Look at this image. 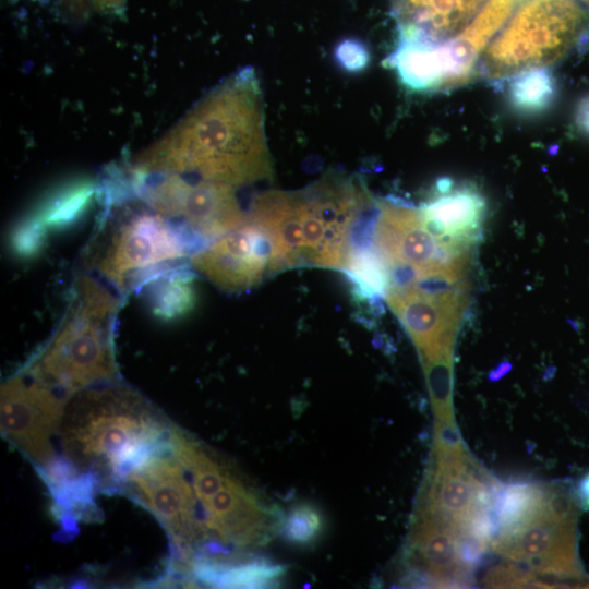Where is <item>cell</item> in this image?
Returning <instances> with one entry per match:
<instances>
[{"mask_svg":"<svg viewBox=\"0 0 589 589\" xmlns=\"http://www.w3.org/2000/svg\"><path fill=\"white\" fill-rule=\"evenodd\" d=\"M123 300L94 275L76 276L57 329L21 372L65 397L118 382L115 330Z\"/></svg>","mask_w":589,"mask_h":589,"instance_id":"277c9868","label":"cell"},{"mask_svg":"<svg viewBox=\"0 0 589 589\" xmlns=\"http://www.w3.org/2000/svg\"><path fill=\"white\" fill-rule=\"evenodd\" d=\"M418 208L424 227L440 242L471 247L481 235L488 203L474 184L443 177Z\"/></svg>","mask_w":589,"mask_h":589,"instance_id":"9a60e30c","label":"cell"},{"mask_svg":"<svg viewBox=\"0 0 589 589\" xmlns=\"http://www.w3.org/2000/svg\"><path fill=\"white\" fill-rule=\"evenodd\" d=\"M574 118L577 129L589 136V94L577 103Z\"/></svg>","mask_w":589,"mask_h":589,"instance_id":"83f0119b","label":"cell"},{"mask_svg":"<svg viewBox=\"0 0 589 589\" xmlns=\"http://www.w3.org/2000/svg\"><path fill=\"white\" fill-rule=\"evenodd\" d=\"M142 173H177L232 189L271 179L259 77L244 68L217 85L140 156Z\"/></svg>","mask_w":589,"mask_h":589,"instance_id":"6da1fadb","label":"cell"},{"mask_svg":"<svg viewBox=\"0 0 589 589\" xmlns=\"http://www.w3.org/2000/svg\"><path fill=\"white\" fill-rule=\"evenodd\" d=\"M376 214L377 200L361 180L329 172L301 190L260 193L248 216L271 240L277 274L299 266L342 269L358 232Z\"/></svg>","mask_w":589,"mask_h":589,"instance_id":"7a4b0ae2","label":"cell"},{"mask_svg":"<svg viewBox=\"0 0 589 589\" xmlns=\"http://www.w3.org/2000/svg\"><path fill=\"white\" fill-rule=\"evenodd\" d=\"M199 505L208 533L226 544L237 548L260 544L271 531L273 514L231 470L215 494Z\"/></svg>","mask_w":589,"mask_h":589,"instance_id":"5bb4252c","label":"cell"},{"mask_svg":"<svg viewBox=\"0 0 589 589\" xmlns=\"http://www.w3.org/2000/svg\"><path fill=\"white\" fill-rule=\"evenodd\" d=\"M435 456L469 455L455 421H443L435 418L434 422Z\"/></svg>","mask_w":589,"mask_h":589,"instance_id":"484cf974","label":"cell"},{"mask_svg":"<svg viewBox=\"0 0 589 589\" xmlns=\"http://www.w3.org/2000/svg\"><path fill=\"white\" fill-rule=\"evenodd\" d=\"M551 490L540 483H498L493 500L496 534L513 530L536 516L546 505Z\"/></svg>","mask_w":589,"mask_h":589,"instance_id":"ffe728a7","label":"cell"},{"mask_svg":"<svg viewBox=\"0 0 589 589\" xmlns=\"http://www.w3.org/2000/svg\"><path fill=\"white\" fill-rule=\"evenodd\" d=\"M576 503L562 490L552 488L546 505L521 526L501 532L492 549L540 578L556 585H582L577 555Z\"/></svg>","mask_w":589,"mask_h":589,"instance_id":"ba28073f","label":"cell"},{"mask_svg":"<svg viewBox=\"0 0 589 589\" xmlns=\"http://www.w3.org/2000/svg\"><path fill=\"white\" fill-rule=\"evenodd\" d=\"M68 397L21 372L1 386V432L38 468L57 456L52 440L59 435Z\"/></svg>","mask_w":589,"mask_h":589,"instance_id":"30bf717a","label":"cell"},{"mask_svg":"<svg viewBox=\"0 0 589 589\" xmlns=\"http://www.w3.org/2000/svg\"><path fill=\"white\" fill-rule=\"evenodd\" d=\"M196 275L190 264L167 271L148 281L145 291L151 312L161 321H177L196 303Z\"/></svg>","mask_w":589,"mask_h":589,"instance_id":"d6986e66","label":"cell"},{"mask_svg":"<svg viewBox=\"0 0 589 589\" xmlns=\"http://www.w3.org/2000/svg\"><path fill=\"white\" fill-rule=\"evenodd\" d=\"M134 178L135 194L177 224L197 250L237 228L247 217L230 187L177 173L137 172Z\"/></svg>","mask_w":589,"mask_h":589,"instance_id":"9c48e42d","label":"cell"},{"mask_svg":"<svg viewBox=\"0 0 589 589\" xmlns=\"http://www.w3.org/2000/svg\"><path fill=\"white\" fill-rule=\"evenodd\" d=\"M479 53L458 36L445 40L398 38L387 58L400 83L413 92H437L467 83Z\"/></svg>","mask_w":589,"mask_h":589,"instance_id":"7c38bea8","label":"cell"},{"mask_svg":"<svg viewBox=\"0 0 589 589\" xmlns=\"http://www.w3.org/2000/svg\"><path fill=\"white\" fill-rule=\"evenodd\" d=\"M588 31L581 0H525L481 51L477 71L501 84L521 71L549 68L581 48Z\"/></svg>","mask_w":589,"mask_h":589,"instance_id":"8992f818","label":"cell"},{"mask_svg":"<svg viewBox=\"0 0 589 589\" xmlns=\"http://www.w3.org/2000/svg\"><path fill=\"white\" fill-rule=\"evenodd\" d=\"M505 82L507 103L524 116L545 112L557 98V82L549 68L528 69Z\"/></svg>","mask_w":589,"mask_h":589,"instance_id":"44dd1931","label":"cell"},{"mask_svg":"<svg viewBox=\"0 0 589 589\" xmlns=\"http://www.w3.org/2000/svg\"><path fill=\"white\" fill-rule=\"evenodd\" d=\"M576 502L589 510V472L585 473L575 488Z\"/></svg>","mask_w":589,"mask_h":589,"instance_id":"f1b7e54d","label":"cell"},{"mask_svg":"<svg viewBox=\"0 0 589 589\" xmlns=\"http://www.w3.org/2000/svg\"><path fill=\"white\" fill-rule=\"evenodd\" d=\"M410 552L418 570L430 585H470L471 570L460 560L457 532L447 524L417 514L410 536Z\"/></svg>","mask_w":589,"mask_h":589,"instance_id":"e0dca14e","label":"cell"},{"mask_svg":"<svg viewBox=\"0 0 589 589\" xmlns=\"http://www.w3.org/2000/svg\"><path fill=\"white\" fill-rule=\"evenodd\" d=\"M453 354L454 345L421 356L429 396L435 418L455 421L453 408Z\"/></svg>","mask_w":589,"mask_h":589,"instance_id":"603a6c76","label":"cell"},{"mask_svg":"<svg viewBox=\"0 0 589 589\" xmlns=\"http://www.w3.org/2000/svg\"><path fill=\"white\" fill-rule=\"evenodd\" d=\"M337 57L342 65L351 70L361 69L369 59L363 45L353 40L344 41L337 49Z\"/></svg>","mask_w":589,"mask_h":589,"instance_id":"4316f807","label":"cell"},{"mask_svg":"<svg viewBox=\"0 0 589 589\" xmlns=\"http://www.w3.org/2000/svg\"><path fill=\"white\" fill-rule=\"evenodd\" d=\"M513 365L510 362L503 361L497 364L492 371L489 372L488 378L491 382H496L501 380L503 376H505L510 370Z\"/></svg>","mask_w":589,"mask_h":589,"instance_id":"f546056e","label":"cell"},{"mask_svg":"<svg viewBox=\"0 0 589 589\" xmlns=\"http://www.w3.org/2000/svg\"><path fill=\"white\" fill-rule=\"evenodd\" d=\"M93 193L94 188L89 183L71 185L45 202L26 219L47 236L49 230L73 225L86 211Z\"/></svg>","mask_w":589,"mask_h":589,"instance_id":"7402d4cb","label":"cell"},{"mask_svg":"<svg viewBox=\"0 0 589 589\" xmlns=\"http://www.w3.org/2000/svg\"><path fill=\"white\" fill-rule=\"evenodd\" d=\"M372 247L385 266L407 264L421 275L437 271L441 242L424 227L418 207L397 197L377 200Z\"/></svg>","mask_w":589,"mask_h":589,"instance_id":"4fadbf2b","label":"cell"},{"mask_svg":"<svg viewBox=\"0 0 589 589\" xmlns=\"http://www.w3.org/2000/svg\"><path fill=\"white\" fill-rule=\"evenodd\" d=\"M421 356L455 345L468 298H436L413 288L387 289L384 294Z\"/></svg>","mask_w":589,"mask_h":589,"instance_id":"2e32d148","label":"cell"},{"mask_svg":"<svg viewBox=\"0 0 589 589\" xmlns=\"http://www.w3.org/2000/svg\"><path fill=\"white\" fill-rule=\"evenodd\" d=\"M95 3L104 7H117L123 4V0H93Z\"/></svg>","mask_w":589,"mask_h":589,"instance_id":"4dcf8cb0","label":"cell"},{"mask_svg":"<svg viewBox=\"0 0 589 589\" xmlns=\"http://www.w3.org/2000/svg\"><path fill=\"white\" fill-rule=\"evenodd\" d=\"M196 245L142 199L116 201L83 252L85 272L123 299L172 268L187 265Z\"/></svg>","mask_w":589,"mask_h":589,"instance_id":"5b68a950","label":"cell"},{"mask_svg":"<svg viewBox=\"0 0 589 589\" xmlns=\"http://www.w3.org/2000/svg\"><path fill=\"white\" fill-rule=\"evenodd\" d=\"M518 0H488L466 29L458 35L479 56L503 27Z\"/></svg>","mask_w":589,"mask_h":589,"instance_id":"cb8c5ba5","label":"cell"},{"mask_svg":"<svg viewBox=\"0 0 589 589\" xmlns=\"http://www.w3.org/2000/svg\"><path fill=\"white\" fill-rule=\"evenodd\" d=\"M171 425L140 393L118 382L68 397L59 436L63 458L117 490L125 471L168 440Z\"/></svg>","mask_w":589,"mask_h":589,"instance_id":"3957f363","label":"cell"},{"mask_svg":"<svg viewBox=\"0 0 589 589\" xmlns=\"http://www.w3.org/2000/svg\"><path fill=\"white\" fill-rule=\"evenodd\" d=\"M192 269L227 292H242L275 273L266 232L247 214L242 224L190 256Z\"/></svg>","mask_w":589,"mask_h":589,"instance_id":"8fae6325","label":"cell"},{"mask_svg":"<svg viewBox=\"0 0 589 589\" xmlns=\"http://www.w3.org/2000/svg\"><path fill=\"white\" fill-rule=\"evenodd\" d=\"M280 533L288 543L306 548L318 541L324 530L320 509L309 503L292 506L280 521Z\"/></svg>","mask_w":589,"mask_h":589,"instance_id":"d4e9b609","label":"cell"},{"mask_svg":"<svg viewBox=\"0 0 589 589\" xmlns=\"http://www.w3.org/2000/svg\"><path fill=\"white\" fill-rule=\"evenodd\" d=\"M582 2H585L586 4H589V0H581Z\"/></svg>","mask_w":589,"mask_h":589,"instance_id":"1f68e13d","label":"cell"},{"mask_svg":"<svg viewBox=\"0 0 589 589\" xmlns=\"http://www.w3.org/2000/svg\"><path fill=\"white\" fill-rule=\"evenodd\" d=\"M488 0H393L398 38L445 40L462 33Z\"/></svg>","mask_w":589,"mask_h":589,"instance_id":"ac0fdd59","label":"cell"},{"mask_svg":"<svg viewBox=\"0 0 589 589\" xmlns=\"http://www.w3.org/2000/svg\"><path fill=\"white\" fill-rule=\"evenodd\" d=\"M189 479L167 440L133 464L118 486L159 520L175 545L179 566L185 569L209 537Z\"/></svg>","mask_w":589,"mask_h":589,"instance_id":"52a82bcc","label":"cell"}]
</instances>
